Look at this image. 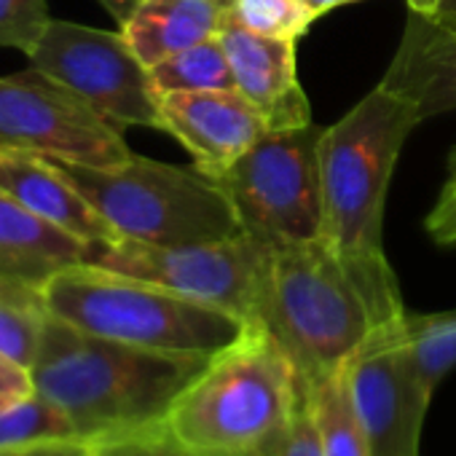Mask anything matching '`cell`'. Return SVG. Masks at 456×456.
<instances>
[{
	"label": "cell",
	"instance_id": "obj_1",
	"mask_svg": "<svg viewBox=\"0 0 456 456\" xmlns=\"http://www.w3.org/2000/svg\"><path fill=\"white\" fill-rule=\"evenodd\" d=\"M405 317L389 261H360L322 237L274 248L269 256L261 322L290 354L301 381L336 373L373 330Z\"/></svg>",
	"mask_w": 456,
	"mask_h": 456
},
{
	"label": "cell",
	"instance_id": "obj_2",
	"mask_svg": "<svg viewBox=\"0 0 456 456\" xmlns=\"http://www.w3.org/2000/svg\"><path fill=\"white\" fill-rule=\"evenodd\" d=\"M204 362L100 338L49 317L30 373L36 392L81 437L110 440L159 427Z\"/></svg>",
	"mask_w": 456,
	"mask_h": 456
},
{
	"label": "cell",
	"instance_id": "obj_3",
	"mask_svg": "<svg viewBox=\"0 0 456 456\" xmlns=\"http://www.w3.org/2000/svg\"><path fill=\"white\" fill-rule=\"evenodd\" d=\"M301 397L290 354L261 322H248L175 397L161 432L193 456H266Z\"/></svg>",
	"mask_w": 456,
	"mask_h": 456
},
{
	"label": "cell",
	"instance_id": "obj_4",
	"mask_svg": "<svg viewBox=\"0 0 456 456\" xmlns=\"http://www.w3.org/2000/svg\"><path fill=\"white\" fill-rule=\"evenodd\" d=\"M49 314L118 344L209 360L232 346L248 320L94 264H73L44 282Z\"/></svg>",
	"mask_w": 456,
	"mask_h": 456
},
{
	"label": "cell",
	"instance_id": "obj_5",
	"mask_svg": "<svg viewBox=\"0 0 456 456\" xmlns=\"http://www.w3.org/2000/svg\"><path fill=\"white\" fill-rule=\"evenodd\" d=\"M421 124L411 100L379 84L322 132V240L360 261H387L384 204L397 156Z\"/></svg>",
	"mask_w": 456,
	"mask_h": 456
},
{
	"label": "cell",
	"instance_id": "obj_6",
	"mask_svg": "<svg viewBox=\"0 0 456 456\" xmlns=\"http://www.w3.org/2000/svg\"><path fill=\"white\" fill-rule=\"evenodd\" d=\"M118 240L142 245H207L242 234L232 201L217 180L196 167H175L145 156L94 169L62 164Z\"/></svg>",
	"mask_w": 456,
	"mask_h": 456
},
{
	"label": "cell",
	"instance_id": "obj_7",
	"mask_svg": "<svg viewBox=\"0 0 456 456\" xmlns=\"http://www.w3.org/2000/svg\"><path fill=\"white\" fill-rule=\"evenodd\" d=\"M322 132L317 124L266 132L215 177L242 234L272 250L322 237Z\"/></svg>",
	"mask_w": 456,
	"mask_h": 456
},
{
	"label": "cell",
	"instance_id": "obj_8",
	"mask_svg": "<svg viewBox=\"0 0 456 456\" xmlns=\"http://www.w3.org/2000/svg\"><path fill=\"white\" fill-rule=\"evenodd\" d=\"M0 153H30L94 169L134 156L118 124L38 68L0 76Z\"/></svg>",
	"mask_w": 456,
	"mask_h": 456
},
{
	"label": "cell",
	"instance_id": "obj_9",
	"mask_svg": "<svg viewBox=\"0 0 456 456\" xmlns=\"http://www.w3.org/2000/svg\"><path fill=\"white\" fill-rule=\"evenodd\" d=\"M272 248L240 234L207 245H142L118 240L92 253L89 264L145 280L177 296L256 320Z\"/></svg>",
	"mask_w": 456,
	"mask_h": 456
},
{
	"label": "cell",
	"instance_id": "obj_10",
	"mask_svg": "<svg viewBox=\"0 0 456 456\" xmlns=\"http://www.w3.org/2000/svg\"><path fill=\"white\" fill-rule=\"evenodd\" d=\"M28 60L113 124L164 132L151 70L137 60L121 33L52 20Z\"/></svg>",
	"mask_w": 456,
	"mask_h": 456
},
{
	"label": "cell",
	"instance_id": "obj_11",
	"mask_svg": "<svg viewBox=\"0 0 456 456\" xmlns=\"http://www.w3.org/2000/svg\"><path fill=\"white\" fill-rule=\"evenodd\" d=\"M370 456H419L432 397L421 389L405 349L403 320L384 325L341 365Z\"/></svg>",
	"mask_w": 456,
	"mask_h": 456
},
{
	"label": "cell",
	"instance_id": "obj_12",
	"mask_svg": "<svg viewBox=\"0 0 456 456\" xmlns=\"http://www.w3.org/2000/svg\"><path fill=\"white\" fill-rule=\"evenodd\" d=\"M159 108L164 132L180 140L193 167L212 180L269 132L264 116L237 89L159 94Z\"/></svg>",
	"mask_w": 456,
	"mask_h": 456
},
{
	"label": "cell",
	"instance_id": "obj_13",
	"mask_svg": "<svg viewBox=\"0 0 456 456\" xmlns=\"http://www.w3.org/2000/svg\"><path fill=\"white\" fill-rule=\"evenodd\" d=\"M237 92L264 116L269 132L312 124L309 97L298 84L296 41L266 38L228 22L220 33Z\"/></svg>",
	"mask_w": 456,
	"mask_h": 456
},
{
	"label": "cell",
	"instance_id": "obj_14",
	"mask_svg": "<svg viewBox=\"0 0 456 456\" xmlns=\"http://www.w3.org/2000/svg\"><path fill=\"white\" fill-rule=\"evenodd\" d=\"M0 191L28 212L84 242L92 253L118 242L116 232L89 204L65 169L30 153H0Z\"/></svg>",
	"mask_w": 456,
	"mask_h": 456
},
{
	"label": "cell",
	"instance_id": "obj_15",
	"mask_svg": "<svg viewBox=\"0 0 456 456\" xmlns=\"http://www.w3.org/2000/svg\"><path fill=\"white\" fill-rule=\"evenodd\" d=\"M381 84L411 100L421 121L456 110V28H443L432 17L411 12Z\"/></svg>",
	"mask_w": 456,
	"mask_h": 456
},
{
	"label": "cell",
	"instance_id": "obj_16",
	"mask_svg": "<svg viewBox=\"0 0 456 456\" xmlns=\"http://www.w3.org/2000/svg\"><path fill=\"white\" fill-rule=\"evenodd\" d=\"M228 25L223 0H142L121 25V36L151 70L167 57L204 44Z\"/></svg>",
	"mask_w": 456,
	"mask_h": 456
},
{
	"label": "cell",
	"instance_id": "obj_17",
	"mask_svg": "<svg viewBox=\"0 0 456 456\" xmlns=\"http://www.w3.org/2000/svg\"><path fill=\"white\" fill-rule=\"evenodd\" d=\"M92 250L44 223L0 191V274L46 282L73 264H89Z\"/></svg>",
	"mask_w": 456,
	"mask_h": 456
},
{
	"label": "cell",
	"instance_id": "obj_18",
	"mask_svg": "<svg viewBox=\"0 0 456 456\" xmlns=\"http://www.w3.org/2000/svg\"><path fill=\"white\" fill-rule=\"evenodd\" d=\"M49 317L44 282L0 274V357L33 368Z\"/></svg>",
	"mask_w": 456,
	"mask_h": 456
},
{
	"label": "cell",
	"instance_id": "obj_19",
	"mask_svg": "<svg viewBox=\"0 0 456 456\" xmlns=\"http://www.w3.org/2000/svg\"><path fill=\"white\" fill-rule=\"evenodd\" d=\"M306 387V397L314 413L325 456H370L365 429L354 413L346 381L341 368L330 376H322Z\"/></svg>",
	"mask_w": 456,
	"mask_h": 456
},
{
	"label": "cell",
	"instance_id": "obj_20",
	"mask_svg": "<svg viewBox=\"0 0 456 456\" xmlns=\"http://www.w3.org/2000/svg\"><path fill=\"white\" fill-rule=\"evenodd\" d=\"M403 349L421 384L432 397L448 370L456 365V309L403 317Z\"/></svg>",
	"mask_w": 456,
	"mask_h": 456
},
{
	"label": "cell",
	"instance_id": "obj_21",
	"mask_svg": "<svg viewBox=\"0 0 456 456\" xmlns=\"http://www.w3.org/2000/svg\"><path fill=\"white\" fill-rule=\"evenodd\" d=\"M151 78L159 94L172 92H209V89H237L228 54L220 36L196 44L185 52L167 57L151 68Z\"/></svg>",
	"mask_w": 456,
	"mask_h": 456
},
{
	"label": "cell",
	"instance_id": "obj_22",
	"mask_svg": "<svg viewBox=\"0 0 456 456\" xmlns=\"http://www.w3.org/2000/svg\"><path fill=\"white\" fill-rule=\"evenodd\" d=\"M317 14L304 0H232L228 22L266 38L298 41L309 33Z\"/></svg>",
	"mask_w": 456,
	"mask_h": 456
},
{
	"label": "cell",
	"instance_id": "obj_23",
	"mask_svg": "<svg viewBox=\"0 0 456 456\" xmlns=\"http://www.w3.org/2000/svg\"><path fill=\"white\" fill-rule=\"evenodd\" d=\"M70 419L52 405L38 392L6 411H0V448L17 445V443H33L46 437H76Z\"/></svg>",
	"mask_w": 456,
	"mask_h": 456
},
{
	"label": "cell",
	"instance_id": "obj_24",
	"mask_svg": "<svg viewBox=\"0 0 456 456\" xmlns=\"http://www.w3.org/2000/svg\"><path fill=\"white\" fill-rule=\"evenodd\" d=\"M49 22L46 0H0V52L14 49L30 57Z\"/></svg>",
	"mask_w": 456,
	"mask_h": 456
},
{
	"label": "cell",
	"instance_id": "obj_25",
	"mask_svg": "<svg viewBox=\"0 0 456 456\" xmlns=\"http://www.w3.org/2000/svg\"><path fill=\"white\" fill-rule=\"evenodd\" d=\"M269 456H325L320 432L314 424V413H312V405L306 397V387H304V397H301L290 424L285 427L282 437L274 443Z\"/></svg>",
	"mask_w": 456,
	"mask_h": 456
},
{
	"label": "cell",
	"instance_id": "obj_26",
	"mask_svg": "<svg viewBox=\"0 0 456 456\" xmlns=\"http://www.w3.org/2000/svg\"><path fill=\"white\" fill-rule=\"evenodd\" d=\"M427 232L437 245H456V148L448 159V180L427 215Z\"/></svg>",
	"mask_w": 456,
	"mask_h": 456
},
{
	"label": "cell",
	"instance_id": "obj_27",
	"mask_svg": "<svg viewBox=\"0 0 456 456\" xmlns=\"http://www.w3.org/2000/svg\"><path fill=\"white\" fill-rule=\"evenodd\" d=\"M100 443L92 437H46L33 443L4 445L0 456H97Z\"/></svg>",
	"mask_w": 456,
	"mask_h": 456
},
{
	"label": "cell",
	"instance_id": "obj_28",
	"mask_svg": "<svg viewBox=\"0 0 456 456\" xmlns=\"http://www.w3.org/2000/svg\"><path fill=\"white\" fill-rule=\"evenodd\" d=\"M33 395H36V384L30 368L9 357H0V411H6Z\"/></svg>",
	"mask_w": 456,
	"mask_h": 456
},
{
	"label": "cell",
	"instance_id": "obj_29",
	"mask_svg": "<svg viewBox=\"0 0 456 456\" xmlns=\"http://www.w3.org/2000/svg\"><path fill=\"white\" fill-rule=\"evenodd\" d=\"M148 432L126 435V437H110V440H97V456H148Z\"/></svg>",
	"mask_w": 456,
	"mask_h": 456
},
{
	"label": "cell",
	"instance_id": "obj_30",
	"mask_svg": "<svg viewBox=\"0 0 456 456\" xmlns=\"http://www.w3.org/2000/svg\"><path fill=\"white\" fill-rule=\"evenodd\" d=\"M148 456H193V453L177 448V445L161 432V424H159V427H153V429L148 432ZM266 456H269V453H266Z\"/></svg>",
	"mask_w": 456,
	"mask_h": 456
},
{
	"label": "cell",
	"instance_id": "obj_31",
	"mask_svg": "<svg viewBox=\"0 0 456 456\" xmlns=\"http://www.w3.org/2000/svg\"><path fill=\"white\" fill-rule=\"evenodd\" d=\"M102 4V9L118 22V25H124L126 20H129V14L142 4V0H100ZM223 4H232V0H223Z\"/></svg>",
	"mask_w": 456,
	"mask_h": 456
},
{
	"label": "cell",
	"instance_id": "obj_32",
	"mask_svg": "<svg viewBox=\"0 0 456 456\" xmlns=\"http://www.w3.org/2000/svg\"><path fill=\"white\" fill-rule=\"evenodd\" d=\"M432 20L443 28H456V0H440Z\"/></svg>",
	"mask_w": 456,
	"mask_h": 456
},
{
	"label": "cell",
	"instance_id": "obj_33",
	"mask_svg": "<svg viewBox=\"0 0 456 456\" xmlns=\"http://www.w3.org/2000/svg\"><path fill=\"white\" fill-rule=\"evenodd\" d=\"M304 4L317 14V17H322V14H328V12H333V9H341V6H352V4H360V0H304Z\"/></svg>",
	"mask_w": 456,
	"mask_h": 456
},
{
	"label": "cell",
	"instance_id": "obj_34",
	"mask_svg": "<svg viewBox=\"0 0 456 456\" xmlns=\"http://www.w3.org/2000/svg\"><path fill=\"white\" fill-rule=\"evenodd\" d=\"M440 6V0H408V9L413 14H424V17H432Z\"/></svg>",
	"mask_w": 456,
	"mask_h": 456
}]
</instances>
